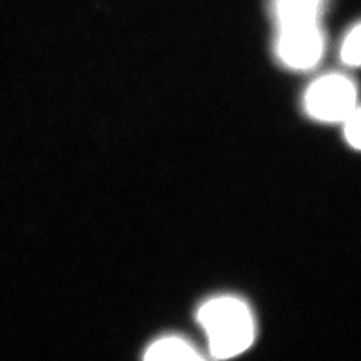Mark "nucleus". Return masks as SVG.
Instances as JSON below:
<instances>
[{"instance_id": "f257e3e1", "label": "nucleus", "mask_w": 361, "mask_h": 361, "mask_svg": "<svg viewBox=\"0 0 361 361\" xmlns=\"http://www.w3.org/2000/svg\"><path fill=\"white\" fill-rule=\"evenodd\" d=\"M198 321L207 334L212 355L234 358L250 348L255 336L252 312L239 298L219 297L198 311Z\"/></svg>"}, {"instance_id": "f03ea898", "label": "nucleus", "mask_w": 361, "mask_h": 361, "mask_svg": "<svg viewBox=\"0 0 361 361\" xmlns=\"http://www.w3.org/2000/svg\"><path fill=\"white\" fill-rule=\"evenodd\" d=\"M357 90L351 80L338 74L316 80L305 94V109L311 117L322 122H339L355 106Z\"/></svg>"}, {"instance_id": "7ed1b4c3", "label": "nucleus", "mask_w": 361, "mask_h": 361, "mask_svg": "<svg viewBox=\"0 0 361 361\" xmlns=\"http://www.w3.org/2000/svg\"><path fill=\"white\" fill-rule=\"evenodd\" d=\"M324 38L317 21L280 26L277 54L290 68H312L321 60Z\"/></svg>"}, {"instance_id": "20e7f679", "label": "nucleus", "mask_w": 361, "mask_h": 361, "mask_svg": "<svg viewBox=\"0 0 361 361\" xmlns=\"http://www.w3.org/2000/svg\"><path fill=\"white\" fill-rule=\"evenodd\" d=\"M323 0H275L274 8L280 26L317 21Z\"/></svg>"}, {"instance_id": "39448f33", "label": "nucleus", "mask_w": 361, "mask_h": 361, "mask_svg": "<svg viewBox=\"0 0 361 361\" xmlns=\"http://www.w3.org/2000/svg\"><path fill=\"white\" fill-rule=\"evenodd\" d=\"M198 352L188 341L178 337L161 338L150 345L145 360H200Z\"/></svg>"}, {"instance_id": "423d86ee", "label": "nucleus", "mask_w": 361, "mask_h": 361, "mask_svg": "<svg viewBox=\"0 0 361 361\" xmlns=\"http://www.w3.org/2000/svg\"><path fill=\"white\" fill-rule=\"evenodd\" d=\"M341 59L348 66L360 65V25H355L343 41Z\"/></svg>"}, {"instance_id": "0eeeda50", "label": "nucleus", "mask_w": 361, "mask_h": 361, "mask_svg": "<svg viewBox=\"0 0 361 361\" xmlns=\"http://www.w3.org/2000/svg\"><path fill=\"white\" fill-rule=\"evenodd\" d=\"M360 109L358 106L348 116L345 117V137L348 144L355 149H360Z\"/></svg>"}]
</instances>
